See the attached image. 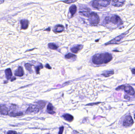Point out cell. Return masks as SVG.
Here are the masks:
<instances>
[{"label":"cell","instance_id":"cell-20","mask_svg":"<svg viewBox=\"0 0 135 134\" xmlns=\"http://www.w3.org/2000/svg\"><path fill=\"white\" fill-rule=\"evenodd\" d=\"M114 71H107L104 73H103L102 75L105 77H108L110 76L111 75H113L114 74Z\"/></svg>","mask_w":135,"mask_h":134},{"label":"cell","instance_id":"cell-33","mask_svg":"<svg viewBox=\"0 0 135 134\" xmlns=\"http://www.w3.org/2000/svg\"><path fill=\"white\" fill-rule=\"evenodd\" d=\"M131 71H132V73L133 74L135 75V69H132Z\"/></svg>","mask_w":135,"mask_h":134},{"label":"cell","instance_id":"cell-19","mask_svg":"<svg viewBox=\"0 0 135 134\" xmlns=\"http://www.w3.org/2000/svg\"><path fill=\"white\" fill-rule=\"evenodd\" d=\"M90 10H89V9H88L87 10H85L82 11L80 12H79V13H80V14H81V15L88 17L90 13Z\"/></svg>","mask_w":135,"mask_h":134},{"label":"cell","instance_id":"cell-3","mask_svg":"<svg viewBox=\"0 0 135 134\" xmlns=\"http://www.w3.org/2000/svg\"><path fill=\"white\" fill-rule=\"evenodd\" d=\"M110 2V0H94L93 2L92 6L94 8L99 9L101 7H106Z\"/></svg>","mask_w":135,"mask_h":134},{"label":"cell","instance_id":"cell-10","mask_svg":"<svg viewBox=\"0 0 135 134\" xmlns=\"http://www.w3.org/2000/svg\"><path fill=\"white\" fill-rule=\"evenodd\" d=\"M125 2V0H113L112 5L115 7H121L123 6Z\"/></svg>","mask_w":135,"mask_h":134},{"label":"cell","instance_id":"cell-27","mask_svg":"<svg viewBox=\"0 0 135 134\" xmlns=\"http://www.w3.org/2000/svg\"><path fill=\"white\" fill-rule=\"evenodd\" d=\"M125 87V85H121V86H119V87H118L117 88H116V90H117V91L122 90L124 89Z\"/></svg>","mask_w":135,"mask_h":134},{"label":"cell","instance_id":"cell-23","mask_svg":"<svg viewBox=\"0 0 135 134\" xmlns=\"http://www.w3.org/2000/svg\"><path fill=\"white\" fill-rule=\"evenodd\" d=\"M48 47L50 49L52 50H55L57 49L58 46L54 43H50L48 44Z\"/></svg>","mask_w":135,"mask_h":134},{"label":"cell","instance_id":"cell-32","mask_svg":"<svg viewBox=\"0 0 135 134\" xmlns=\"http://www.w3.org/2000/svg\"><path fill=\"white\" fill-rule=\"evenodd\" d=\"M45 67H46V68H48V69H51V68L50 67L49 64H47V65H46Z\"/></svg>","mask_w":135,"mask_h":134},{"label":"cell","instance_id":"cell-21","mask_svg":"<svg viewBox=\"0 0 135 134\" xmlns=\"http://www.w3.org/2000/svg\"><path fill=\"white\" fill-rule=\"evenodd\" d=\"M37 105H38L40 109H42L45 107L46 105V103L44 101H38L37 103Z\"/></svg>","mask_w":135,"mask_h":134},{"label":"cell","instance_id":"cell-13","mask_svg":"<svg viewBox=\"0 0 135 134\" xmlns=\"http://www.w3.org/2000/svg\"><path fill=\"white\" fill-rule=\"evenodd\" d=\"M83 46L81 45H78L77 46H74V47L71 48V50L72 51V52L76 54L78 53L79 51L80 50H81L83 48Z\"/></svg>","mask_w":135,"mask_h":134},{"label":"cell","instance_id":"cell-4","mask_svg":"<svg viewBox=\"0 0 135 134\" xmlns=\"http://www.w3.org/2000/svg\"><path fill=\"white\" fill-rule=\"evenodd\" d=\"M88 17V21L91 25H96L100 22V18L98 15L95 12L90 13Z\"/></svg>","mask_w":135,"mask_h":134},{"label":"cell","instance_id":"cell-16","mask_svg":"<svg viewBox=\"0 0 135 134\" xmlns=\"http://www.w3.org/2000/svg\"><path fill=\"white\" fill-rule=\"evenodd\" d=\"M67 121L71 122L74 120V117L72 116L69 114H65L62 116Z\"/></svg>","mask_w":135,"mask_h":134},{"label":"cell","instance_id":"cell-36","mask_svg":"<svg viewBox=\"0 0 135 134\" xmlns=\"http://www.w3.org/2000/svg\"><path fill=\"white\" fill-rule=\"evenodd\" d=\"M134 119H135V115H134Z\"/></svg>","mask_w":135,"mask_h":134},{"label":"cell","instance_id":"cell-25","mask_svg":"<svg viewBox=\"0 0 135 134\" xmlns=\"http://www.w3.org/2000/svg\"><path fill=\"white\" fill-rule=\"evenodd\" d=\"M25 67L26 69H27L28 71H31V68H32V65L29 63H26L25 65Z\"/></svg>","mask_w":135,"mask_h":134},{"label":"cell","instance_id":"cell-22","mask_svg":"<svg viewBox=\"0 0 135 134\" xmlns=\"http://www.w3.org/2000/svg\"><path fill=\"white\" fill-rule=\"evenodd\" d=\"M23 113L21 112H11L9 114V115L11 117H19V116H21L23 115Z\"/></svg>","mask_w":135,"mask_h":134},{"label":"cell","instance_id":"cell-30","mask_svg":"<svg viewBox=\"0 0 135 134\" xmlns=\"http://www.w3.org/2000/svg\"><path fill=\"white\" fill-rule=\"evenodd\" d=\"M7 134H18L15 131H9L7 132Z\"/></svg>","mask_w":135,"mask_h":134},{"label":"cell","instance_id":"cell-12","mask_svg":"<svg viewBox=\"0 0 135 134\" xmlns=\"http://www.w3.org/2000/svg\"><path fill=\"white\" fill-rule=\"evenodd\" d=\"M21 29H27L28 26V20L23 19L21 21Z\"/></svg>","mask_w":135,"mask_h":134},{"label":"cell","instance_id":"cell-34","mask_svg":"<svg viewBox=\"0 0 135 134\" xmlns=\"http://www.w3.org/2000/svg\"><path fill=\"white\" fill-rule=\"evenodd\" d=\"M16 80V78L14 77L13 78H12V79H11V81H14V80Z\"/></svg>","mask_w":135,"mask_h":134},{"label":"cell","instance_id":"cell-24","mask_svg":"<svg viewBox=\"0 0 135 134\" xmlns=\"http://www.w3.org/2000/svg\"><path fill=\"white\" fill-rule=\"evenodd\" d=\"M76 56L74 54H71V53H68L65 55V58L66 59H70L73 58H76Z\"/></svg>","mask_w":135,"mask_h":134},{"label":"cell","instance_id":"cell-8","mask_svg":"<svg viewBox=\"0 0 135 134\" xmlns=\"http://www.w3.org/2000/svg\"><path fill=\"white\" fill-rule=\"evenodd\" d=\"M124 90L126 93H127L130 95L133 96L135 94V91L134 88L131 86H125Z\"/></svg>","mask_w":135,"mask_h":134},{"label":"cell","instance_id":"cell-1","mask_svg":"<svg viewBox=\"0 0 135 134\" xmlns=\"http://www.w3.org/2000/svg\"><path fill=\"white\" fill-rule=\"evenodd\" d=\"M112 54L108 53L95 54L93 56V62L96 65H102L107 63L112 60Z\"/></svg>","mask_w":135,"mask_h":134},{"label":"cell","instance_id":"cell-35","mask_svg":"<svg viewBox=\"0 0 135 134\" xmlns=\"http://www.w3.org/2000/svg\"><path fill=\"white\" fill-rule=\"evenodd\" d=\"M4 2V0H0V4L2 3L3 2Z\"/></svg>","mask_w":135,"mask_h":134},{"label":"cell","instance_id":"cell-5","mask_svg":"<svg viewBox=\"0 0 135 134\" xmlns=\"http://www.w3.org/2000/svg\"><path fill=\"white\" fill-rule=\"evenodd\" d=\"M134 123L133 119L132 118V117L130 115L127 116L125 118V120H124L123 124L125 127H130L132 126Z\"/></svg>","mask_w":135,"mask_h":134},{"label":"cell","instance_id":"cell-29","mask_svg":"<svg viewBox=\"0 0 135 134\" xmlns=\"http://www.w3.org/2000/svg\"><path fill=\"white\" fill-rule=\"evenodd\" d=\"M62 2H65V3L70 4L76 2V1H75V0H68V1H62Z\"/></svg>","mask_w":135,"mask_h":134},{"label":"cell","instance_id":"cell-31","mask_svg":"<svg viewBox=\"0 0 135 134\" xmlns=\"http://www.w3.org/2000/svg\"><path fill=\"white\" fill-rule=\"evenodd\" d=\"M124 98H125V99L127 100H129L130 99V97L128 95H127L125 96Z\"/></svg>","mask_w":135,"mask_h":134},{"label":"cell","instance_id":"cell-7","mask_svg":"<svg viewBox=\"0 0 135 134\" xmlns=\"http://www.w3.org/2000/svg\"><path fill=\"white\" fill-rule=\"evenodd\" d=\"M127 33H124L123 34H122L121 35H119L115 38V39H113V40H111L109 42H107L106 45H109V44H116L117 42L120 41L124 37L125 35Z\"/></svg>","mask_w":135,"mask_h":134},{"label":"cell","instance_id":"cell-15","mask_svg":"<svg viewBox=\"0 0 135 134\" xmlns=\"http://www.w3.org/2000/svg\"><path fill=\"white\" fill-rule=\"evenodd\" d=\"M47 111L48 113L50 114H54V113H55V112L54 111V108L53 105H52L51 104H48L47 107Z\"/></svg>","mask_w":135,"mask_h":134},{"label":"cell","instance_id":"cell-18","mask_svg":"<svg viewBox=\"0 0 135 134\" xmlns=\"http://www.w3.org/2000/svg\"><path fill=\"white\" fill-rule=\"evenodd\" d=\"M70 12L71 14L72 15V16H73L74 14L77 12V7L75 5H72L70 7Z\"/></svg>","mask_w":135,"mask_h":134},{"label":"cell","instance_id":"cell-11","mask_svg":"<svg viewBox=\"0 0 135 134\" xmlns=\"http://www.w3.org/2000/svg\"><path fill=\"white\" fill-rule=\"evenodd\" d=\"M24 75V71L22 67H19L15 71V75L17 76L21 77Z\"/></svg>","mask_w":135,"mask_h":134},{"label":"cell","instance_id":"cell-17","mask_svg":"<svg viewBox=\"0 0 135 134\" xmlns=\"http://www.w3.org/2000/svg\"><path fill=\"white\" fill-rule=\"evenodd\" d=\"M5 72L6 77L7 80H9V79H10L12 75V73L11 70L10 68H8L5 70Z\"/></svg>","mask_w":135,"mask_h":134},{"label":"cell","instance_id":"cell-14","mask_svg":"<svg viewBox=\"0 0 135 134\" xmlns=\"http://www.w3.org/2000/svg\"><path fill=\"white\" fill-rule=\"evenodd\" d=\"M65 30L64 27L61 25H57L54 28V31L56 32L60 33L63 32Z\"/></svg>","mask_w":135,"mask_h":134},{"label":"cell","instance_id":"cell-6","mask_svg":"<svg viewBox=\"0 0 135 134\" xmlns=\"http://www.w3.org/2000/svg\"><path fill=\"white\" fill-rule=\"evenodd\" d=\"M40 109H39L37 105H32L29 106L27 110L26 111V113L27 114H30L32 113H38Z\"/></svg>","mask_w":135,"mask_h":134},{"label":"cell","instance_id":"cell-9","mask_svg":"<svg viewBox=\"0 0 135 134\" xmlns=\"http://www.w3.org/2000/svg\"><path fill=\"white\" fill-rule=\"evenodd\" d=\"M0 112L2 115H7L8 113V109L5 105H2L0 106Z\"/></svg>","mask_w":135,"mask_h":134},{"label":"cell","instance_id":"cell-37","mask_svg":"<svg viewBox=\"0 0 135 134\" xmlns=\"http://www.w3.org/2000/svg\"></svg>","mask_w":135,"mask_h":134},{"label":"cell","instance_id":"cell-2","mask_svg":"<svg viewBox=\"0 0 135 134\" xmlns=\"http://www.w3.org/2000/svg\"><path fill=\"white\" fill-rule=\"evenodd\" d=\"M105 22L106 24L112 22L114 25H120L122 23L121 19L117 15H114L111 17H107L105 19Z\"/></svg>","mask_w":135,"mask_h":134},{"label":"cell","instance_id":"cell-28","mask_svg":"<svg viewBox=\"0 0 135 134\" xmlns=\"http://www.w3.org/2000/svg\"><path fill=\"white\" fill-rule=\"evenodd\" d=\"M64 129V128L63 127H60L59 128V134H62L63 132Z\"/></svg>","mask_w":135,"mask_h":134},{"label":"cell","instance_id":"cell-26","mask_svg":"<svg viewBox=\"0 0 135 134\" xmlns=\"http://www.w3.org/2000/svg\"><path fill=\"white\" fill-rule=\"evenodd\" d=\"M43 68V67L42 64H41L40 66H38V67H35L36 71V72L37 74H39L40 70Z\"/></svg>","mask_w":135,"mask_h":134}]
</instances>
